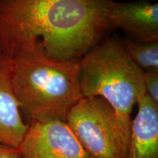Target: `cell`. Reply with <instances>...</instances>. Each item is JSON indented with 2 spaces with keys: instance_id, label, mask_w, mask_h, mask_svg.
I'll list each match as a JSON object with an SVG mask.
<instances>
[{
  "instance_id": "obj_7",
  "label": "cell",
  "mask_w": 158,
  "mask_h": 158,
  "mask_svg": "<svg viewBox=\"0 0 158 158\" xmlns=\"http://www.w3.org/2000/svg\"><path fill=\"white\" fill-rule=\"evenodd\" d=\"M137 104L138 113L130 124L126 158H158V104L147 93Z\"/></svg>"
},
{
  "instance_id": "obj_9",
  "label": "cell",
  "mask_w": 158,
  "mask_h": 158,
  "mask_svg": "<svg viewBox=\"0 0 158 158\" xmlns=\"http://www.w3.org/2000/svg\"><path fill=\"white\" fill-rule=\"evenodd\" d=\"M122 46L130 59L143 71L158 70V41L138 42L121 40Z\"/></svg>"
},
{
  "instance_id": "obj_10",
  "label": "cell",
  "mask_w": 158,
  "mask_h": 158,
  "mask_svg": "<svg viewBox=\"0 0 158 158\" xmlns=\"http://www.w3.org/2000/svg\"><path fill=\"white\" fill-rule=\"evenodd\" d=\"M143 84L146 93L154 102L158 104V70L144 71Z\"/></svg>"
},
{
  "instance_id": "obj_1",
  "label": "cell",
  "mask_w": 158,
  "mask_h": 158,
  "mask_svg": "<svg viewBox=\"0 0 158 158\" xmlns=\"http://www.w3.org/2000/svg\"><path fill=\"white\" fill-rule=\"evenodd\" d=\"M113 0H0V55L79 60L111 29Z\"/></svg>"
},
{
  "instance_id": "obj_11",
  "label": "cell",
  "mask_w": 158,
  "mask_h": 158,
  "mask_svg": "<svg viewBox=\"0 0 158 158\" xmlns=\"http://www.w3.org/2000/svg\"><path fill=\"white\" fill-rule=\"evenodd\" d=\"M0 158H21V155L17 148L0 144Z\"/></svg>"
},
{
  "instance_id": "obj_3",
  "label": "cell",
  "mask_w": 158,
  "mask_h": 158,
  "mask_svg": "<svg viewBox=\"0 0 158 158\" xmlns=\"http://www.w3.org/2000/svg\"><path fill=\"white\" fill-rule=\"evenodd\" d=\"M79 84L83 98L100 97L125 122L146 94L144 71L128 56L121 40H102L78 60Z\"/></svg>"
},
{
  "instance_id": "obj_5",
  "label": "cell",
  "mask_w": 158,
  "mask_h": 158,
  "mask_svg": "<svg viewBox=\"0 0 158 158\" xmlns=\"http://www.w3.org/2000/svg\"><path fill=\"white\" fill-rule=\"evenodd\" d=\"M19 149L21 158H90L60 120L30 122Z\"/></svg>"
},
{
  "instance_id": "obj_2",
  "label": "cell",
  "mask_w": 158,
  "mask_h": 158,
  "mask_svg": "<svg viewBox=\"0 0 158 158\" xmlns=\"http://www.w3.org/2000/svg\"><path fill=\"white\" fill-rule=\"evenodd\" d=\"M5 60L13 93L30 122H65L83 98L78 60H57L35 51Z\"/></svg>"
},
{
  "instance_id": "obj_4",
  "label": "cell",
  "mask_w": 158,
  "mask_h": 158,
  "mask_svg": "<svg viewBox=\"0 0 158 158\" xmlns=\"http://www.w3.org/2000/svg\"><path fill=\"white\" fill-rule=\"evenodd\" d=\"M66 124L90 158H126L130 124L100 97L82 98Z\"/></svg>"
},
{
  "instance_id": "obj_8",
  "label": "cell",
  "mask_w": 158,
  "mask_h": 158,
  "mask_svg": "<svg viewBox=\"0 0 158 158\" xmlns=\"http://www.w3.org/2000/svg\"><path fill=\"white\" fill-rule=\"evenodd\" d=\"M20 108L10 81L6 60L0 55V144L19 149L29 127L21 118Z\"/></svg>"
},
{
  "instance_id": "obj_6",
  "label": "cell",
  "mask_w": 158,
  "mask_h": 158,
  "mask_svg": "<svg viewBox=\"0 0 158 158\" xmlns=\"http://www.w3.org/2000/svg\"><path fill=\"white\" fill-rule=\"evenodd\" d=\"M108 19L111 29H122L132 40L158 41L157 3H152L149 0L113 2Z\"/></svg>"
}]
</instances>
